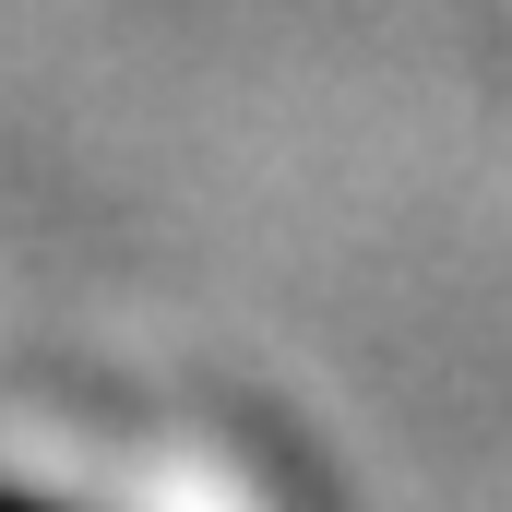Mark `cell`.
<instances>
[{"instance_id":"obj_1","label":"cell","mask_w":512,"mask_h":512,"mask_svg":"<svg viewBox=\"0 0 512 512\" xmlns=\"http://www.w3.org/2000/svg\"><path fill=\"white\" fill-rule=\"evenodd\" d=\"M0 512H84V501H48V489H0Z\"/></svg>"}]
</instances>
